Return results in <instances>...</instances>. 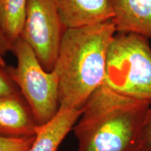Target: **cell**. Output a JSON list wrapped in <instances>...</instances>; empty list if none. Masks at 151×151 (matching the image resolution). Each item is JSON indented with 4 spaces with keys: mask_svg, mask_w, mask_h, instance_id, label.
<instances>
[{
    "mask_svg": "<svg viewBox=\"0 0 151 151\" xmlns=\"http://www.w3.org/2000/svg\"><path fill=\"white\" fill-rule=\"evenodd\" d=\"M67 29L86 27L113 19L112 0H55Z\"/></svg>",
    "mask_w": 151,
    "mask_h": 151,
    "instance_id": "cell-7",
    "label": "cell"
},
{
    "mask_svg": "<svg viewBox=\"0 0 151 151\" xmlns=\"http://www.w3.org/2000/svg\"><path fill=\"white\" fill-rule=\"evenodd\" d=\"M150 106L102 84L87 101L73 128L77 151H139L141 129Z\"/></svg>",
    "mask_w": 151,
    "mask_h": 151,
    "instance_id": "cell-2",
    "label": "cell"
},
{
    "mask_svg": "<svg viewBox=\"0 0 151 151\" xmlns=\"http://www.w3.org/2000/svg\"><path fill=\"white\" fill-rule=\"evenodd\" d=\"M12 50L13 44L7 39L0 29V53L4 56L7 52H12Z\"/></svg>",
    "mask_w": 151,
    "mask_h": 151,
    "instance_id": "cell-14",
    "label": "cell"
},
{
    "mask_svg": "<svg viewBox=\"0 0 151 151\" xmlns=\"http://www.w3.org/2000/svg\"><path fill=\"white\" fill-rule=\"evenodd\" d=\"M35 137L22 139L0 137V151H27L32 145Z\"/></svg>",
    "mask_w": 151,
    "mask_h": 151,
    "instance_id": "cell-12",
    "label": "cell"
},
{
    "mask_svg": "<svg viewBox=\"0 0 151 151\" xmlns=\"http://www.w3.org/2000/svg\"><path fill=\"white\" fill-rule=\"evenodd\" d=\"M0 62H5L4 60V55L0 53Z\"/></svg>",
    "mask_w": 151,
    "mask_h": 151,
    "instance_id": "cell-15",
    "label": "cell"
},
{
    "mask_svg": "<svg viewBox=\"0 0 151 151\" xmlns=\"http://www.w3.org/2000/svg\"><path fill=\"white\" fill-rule=\"evenodd\" d=\"M139 151H151V106L147 111L141 129Z\"/></svg>",
    "mask_w": 151,
    "mask_h": 151,
    "instance_id": "cell-13",
    "label": "cell"
},
{
    "mask_svg": "<svg viewBox=\"0 0 151 151\" xmlns=\"http://www.w3.org/2000/svg\"><path fill=\"white\" fill-rule=\"evenodd\" d=\"M27 0H0V29L14 44L23 28Z\"/></svg>",
    "mask_w": 151,
    "mask_h": 151,
    "instance_id": "cell-10",
    "label": "cell"
},
{
    "mask_svg": "<svg viewBox=\"0 0 151 151\" xmlns=\"http://www.w3.org/2000/svg\"><path fill=\"white\" fill-rule=\"evenodd\" d=\"M20 92L11 74L10 66L0 62V98L14 95Z\"/></svg>",
    "mask_w": 151,
    "mask_h": 151,
    "instance_id": "cell-11",
    "label": "cell"
},
{
    "mask_svg": "<svg viewBox=\"0 0 151 151\" xmlns=\"http://www.w3.org/2000/svg\"><path fill=\"white\" fill-rule=\"evenodd\" d=\"M104 85L151 104V46L146 38L116 32L109 47Z\"/></svg>",
    "mask_w": 151,
    "mask_h": 151,
    "instance_id": "cell-3",
    "label": "cell"
},
{
    "mask_svg": "<svg viewBox=\"0 0 151 151\" xmlns=\"http://www.w3.org/2000/svg\"><path fill=\"white\" fill-rule=\"evenodd\" d=\"M116 32L151 39V0H112Z\"/></svg>",
    "mask_w": 151,
    "mask_h": 151,
    "instance_id": "cell-8",
    "label": "cell"
},
{
    "mask_svg": "<svg viewBox=\"0 0 151 151\" xmlns=\"http://www.w3.org/2000/svg\"><path fill=\"white\" fill-rule=\"evenodd\" d=\"M82 110L60 108L56 116L38 128L35 141L27 151H56L80 118Z\"/></svg>",
    "mask_w": 151,
    "mask_h": 151,
    "instance_id": "cell-9",
    "label": "cell"
},
{
    "mask_svg": "<svg viewBox=\"0 0 151 151\" xmlns=\"http://www.w3.org/2000/svg\"><path fill=\"white\" fill-rule=\"evenodd\" d=\"M116 34L112 20L66 29L53 69L59 78L60 108L82 110L102 86L109 47Z\"/></svg>",
    "mask_w": 151,
    "mask_h": 151,
    "instance_id": "cell-1",
    "label": "cell"
},
{
    "mask_svg": "<svg viewBox=\"0 0 151 151\" xmlns=\"http://www.w3.org/2000/svg\"><path fill=\"white\" fill-rule=\"evenodd\" d=\"M12 52L17 65L10 66L11 74L37 124L42 126L60 110L58 73L45 70L32 48L20 37L13 44Z\"/></svg>",
    "mask_w": 151,
    "mask_h": 151,
    "instance_id": "cell-4",
    "label": "cell"
},
{
    "mask_svg": "<svg viewBox=\"0 0 151 151\" xmlns=\"http://www.w3.org/2000/svg\"><path fill=\"white\" fill-rule=\"evenodd\" d=\"M39 127L32 111L20 92L0 98V137H34Z\"/></svg>",
    "mask_w": 151,
    "mask_h": 151,
    "instance_id": "cell-6",
    "label": "cell"
},
{
    "mask_svg": "<svg viewBox=\"0 0 151 151\" xmlns=\"http://www.w3.org/2000/svg\"><path fill=\"white\" fill-rule=\"evenodd\" d=\"M66 29L55 0H27L20 38L47 71L53 70Z\"/></svg>",
    "mask_w": 151,
    "mask_h": 151,
    "instance_id": "cell-5",
    "label": "cell"
}]
</instances>
